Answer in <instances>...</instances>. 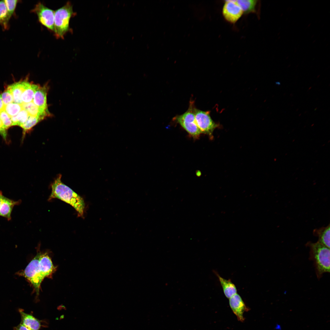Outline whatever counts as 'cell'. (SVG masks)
<instances>
[{
	"label": "cell",
	"instance_id": "6da1fadb",
	"mask_svg": "<svg viewBox=\"0 0 330 330\" xmlns=\"http://www.w3.org/2000/svg\"><path fill=\"white\" fill-rule=\"evenodd\" d=\"M59 174L51 184V193L48 200L57 198L72 206L77 211L79 217L84 218L85 204L83 198L63 183Z\"/></svg>",
	"mask_w": 330,
	"mask_h": 330
},
{
	"label": "cell",
	"instance_id": "7a4b0ae2",
	"mask_svg": "<svg viewBox=\"0 0 330 330\" xmlns=\"http://www.w3.org/2000/svg\"><path fill=\"white\" fill-rule=\"evenodd\" d=\"M76 14V13L73 11V6L69 1L54 11V34L57 38L63 39L68 32H72V30L69 26L70 20Z\"/></svg>",
	"mask_w": 330,
	"mask_h": 330
},
{
	"label": "cell",
	"instance_id": "3957f363",
	"mask_svg": "<svg viewBox=\"0 0 330 330\" xmlns=\"http://www.w3.org/2000/svg\"><path fill=\"white\" fill-rule=\"evenodd\" d=\"M310 248V257L314 261L317 277L324 273L330 272V248L319 242H308Z\"/></svg>",
	"mask_w": 330,
	"mask_h": 330
},
{
	"label": "cell",
	"instance_id": "277c9868",
	"mask_svg": "<svg viewBox=\"0 0 330 330\" xmlns=\"http://www.w3.org/2000/svg\"><path fill=\"white\" fill-rule=\"evenodd\" d=\"M41 253L39 252L30 262L25 269L18 274L27 279L32 284L37 296L39 294L41 284L46 277L39 263Z\"/></svg>",
	"mask_w": 330,
	"mask_h": 330
},
{
	"label": "cell",
	"instance_id": "5b68a950",
	"mask_svg": "<svg viewBox=\"0 0 330 330\" xmlns=\"http://www.w3.org/2000/svg\"><path fill=\"white\" fill-rule=\"evenodd\" d=\"M188 109L182 114L177 115L174 119L188 134L195 138H198L201 133L195 120L193 101H190Z\"/></svg>",
	"mask_w": 330,
	"mask_h": 330
},
{
	"label": "cell",
	"instance_id": "8992f818",
	"mask_svg": "<svg viewBox=\"0 0 330 330\" xmlns=\"http://www.w3.org/2000/svg\"><path fill=\"white\" fill-rule=\"evenodd\" d=\"M37 15L39 22L49 30L54 33V11L39 2L31 10Z\"/></svg>",
	"mask_w": 330,
	"mask_h": 330
},
{
	"label": "cell",
	"instance_id": "52a82bcc",
	"mask_svg": "<svg viewBox=\"0 0 330 330\" xmlns=\"http://www.w3.org/2000/svg\"><path fill=\"white\" fill-rule=\"evenodd\" d=\"M194 111L196 123L201 133L211 135L218 125L211 119L210 112L202 111L195 107Z\"/></svg>",
	"mask_w": 330,
	"mask_h": 330
},
{
	"label": "cell",
	"instance_id": "ba28073f",
	"mask_svg": "<svg viewBox=\"0 0 330 330\" xmlns=\"http://www.w3.org/2000/svg\"><path fill=\"white\" fill-rule=\"evenodd\" d=\"M222 13L227 22L235 24L241 17L243 13L236 0H227L225 1Z\"/></svg>",
	"mask_w": 330,
	"mask_h": 330
},
{
	"label": "cell",
	"instance_id": "9c48e42d",
	"mask_svg": "<svg viewBox=\"0 0 330 330\" xmlns=\"http://www.w3.org/2000/svg\"><path fill=\"white\" fill-rule=\"evenodd\" d=\"M229 304L238 320L243 322L244 320L243 313L248 310L240 296L237 293L229 299Z\"/></svg>",
	"mask_w": 330,
	"mask_h": 330
},
{
	"label": "cell",
	"instance_id": "30bf717a",
	"mask_svg": "<svg viewBox=\"0 0 330 330\" xmlns=\"http://www.w3.org/2000/svg\"><path fill=\"white\" fill-rule=\"evenodd\" d=\"M31 83L27 80L20 81L9 85L7 89L11 92L13 98V102L21 104V95L24 90L28 87Z\"/></svg>",
	"mask_w": 330,
	"mask_h": 330
},
{
	"label": "cell",
	"instance_id": "8fae6325",
	"mask_svg": "<svg viewBox=\"0 0 330 330\" xmlns=\"http://www.w3.org/2000/svg\"><path fill=\"white\" fill-rule=\"evenodd\" d=\"M21 203V200L15 201L4 196L0 207V216L6 218L8 221L10 220L14 207L20 205Z\"/></svg>",
	"mask_w": 330,
	"mask_h": 330
},
{
	"label": "cell",
	"instance_id": "7c38bea8",
	"mask_svg": "<svg viewBox=\"0 0 330 330\" xmlns=\"http://www.w3.org/2000/svg\"><path fill=\"white\" fill-rule=\"evenodd\" d=\"M20 315V324L31 330H39L41 328V322L32 315L24 312L21 309L19 310Z\"/></svg>",
	"mask_w": 330,
	"mask_h": 330
},
{
	"label": "cell",
	"instance_id": "4fadbf2b",
	"mask_svg": "<svg viewBox=\"0 0 330 330\" xmlns=\"http://www.w3.org/2000/svg\"><path fill=\"white\" fill-rule=\"evenodd\" d=\"M48 89L46 84L42 87L40 86L35 92L33 99L35 105L46 110H48L46 100Z\"/></svg>",
	"mask_w": 330,
	"mask_h": 330
},
{
	"label": "cell",
	"instance_id": "5bb4252c",
	"mask_svg": "<svg viewBox=\"0 0 330 330\" xmlns=\"http://www.w3.org/2000/svg\"><path fill=\"white\" fill-rule=\"evenodd\" d=\"M23 109L26 110L30 116L40 117L44 119V118L49 116L48 110H46L40 108L33 102L21 104Z\"/></svg>",
	"mask_w": 330,
	"mask_h": 330
},
{
	"label": "cell",
	"instance_id": "9a60e30c",
	"mask_svg": "<svg viewBox=\"0 0 330 330\" xmlns=\"http://www.w3.org/2000/svg\"><path fill=\"white\" fill-rule=\"evenodd\" d=\"M239 6L243 11V14L250 13H257L259 10V1L255 0H236Z\"/></svg>",
	"mask_w": 330,
	"mask_h": 330
},
{
	"label": "cell",
	"instance_id": "2e32d148",
	"mask_svg": "<svg viewBox=\"0 0 330 330\" xmlns=\"http://www.w3.org/2000/svg\"><path fill=\"white\" fill-rule=\"evenodd\" d=\"M330 225L325 227L316 229L314 234L318 237V242L330 248Z\"/></svg>",
	"mask_w": 330,
	"mask_h": 330
},
{
	"label": "cell",
	"instance_id": "e0dca14e",
	"mask_svg": "<svg viewBox=\"0 0 330 330\" xmlns=\"http://www.w3.org/2000/svg\"><path fill=\"white\" fill-rule=\"evenodd\" d=\"M216 274L222 288L224 294L227 298L229 299L237 293L236 288L230 280L225 279L217 273Z\"/></svg>",
	"mask_w": 330,
	"mask_h": 330
},
{
	"label": "cell",
	"instance_id": "ac0fdd59",
	"mask_svg": "<svg viewBox=\"0 0 330 330\" xmlns=\"http://www.w3.org/2000/svg\"><path fill=\"white\" fill-rule=\"evenodd\" d=\"M11 17L8 13L4 0L0 1V25L3 30H8Z\"/></svg>",
	"mask_w": 330,
	"mask_h": 330
},
{
	"label": "cell",
	"instance_id": "d6986e66",
	"mask_svg": "<svg viewBox=\"0 0 330 330\" xmlns=\"http://www.w3.org/2000/svg\"><path fill=\"white\" fill-rule=\"evenodd\" d=\"M39 86V85L31 83L30 86L25 89L21 96L23 103H27L32 102L35 92Z\"/></svg>",
	"mask_w": 330,
	"mask_h": 330
},
{
	"label": "cell",
	"instance_id": "ffe728a7",
	"mask_svg": "<svg viewBox=\"0 0 330 330\" xmlns=\"http://www.w3.org/2000/svg\"><path fill=\"white\" fill-rule=\"evenodd\" d=\"M43 119L40 117L29 116L27 121L20 127L23 130L22 140L24 139L26 133L27 132Z\"/></svg>",
	"mask_w": 330,
	"mask_h": 330
},
{
	"label": "cell",
	"instance_id": "44dd1931",
	"mask_svg": "<svg viewBox=\"0 0 330 330\" xmlns=\"http://www.w3.org/2000/svg\"><path fill=\"white\" fill-rule=\"evenodd\" d=\"M23 109L21 104L14 102L5 106L4 110L10 117L16 115Z\"/></svg>",
	"mask_w": 330,
	"mask_h": 330
},
{
	"label": "cell",
	"instance_id": "7402d4cb",
	"mask_svg": "<svg viewBox=\"0 0 330 330\" xmlns=\"http://www.w3.org/2000/svg\"><path fill=\"white\" fill-rule=\"evenodd\" d=\"M0 119L6 130L13 126L11 117L4 110L0 112Z\"/></svg>",
	"mask_w": 330,
	"mask_h": 330
},
{
	"label": "cell",
	"instance_id": "603a6c76",
	"mask_svg": "<svg viewBox=\"0 0 330 330\" xmlns=\"http://www.w3.org/2000/svg\"><path fill=\"white\" fill-rule=\"evenodd\" d=\"M9 16L11 17L15 14L17 4L20 2L18 0H4Z\"/></svg>",
	"mask_w": 330,
	"mask_h": 330
},
{
	"label": "cell",
	"instance_id": "cb8c5ba5",
	"mask_svg": "<svg viewBox=\"0 0 330 330\" xmlns=\"http://www.w3.org/2000/svg\"><path fill=\"white\" fill-rule=\"evenodd\" d=\"M29 116L27 112L23 109L16 115L17 121V125L21 127L27 121Z\"/></svg>",
	"mask_w": 330,
	"mask_h": 330
},
{
	"label": "cell",
	"instance_id": "d4e9b609",
	"mask_svg": "<svg viewBox=\"0 0 330 330\" xmlns=\"http://www.w3.org/2000/svg\"><path fill=\"white\" fill-rule=\"evenodd\" d=\"M2 99L5 106L13 102V97L10 90L6 88L1 94Z\"/></svg>",
	"mask_w": 330,
	"mask_h": 330
},
{
	"label": "cell",
	"instance_id": "484cf974",
	"mask_svg": "<svg viewBox=\"0 0 330 330\" xmlns=\"http://www.w3.org/2000/svg\"><path fill=\"white\" fill-rule=\"evenodd\" d=\"M0 135L5 141L7 142V134L6 130L4 127L0 119Z\"/></svg>",
	"mask_w": 330,
	"mask_h": 330
},
{
	"label": "cell",
	"instance_id": "4316f807",
	"mask_svg": "<svg viewBox=\"0 0 330 330\" xmlns=\"http://www.w3.org/2000/svg\"><path fill=\"white\" fill-rule=\"evenodd\" d=\"M13 329L14 330H31L20 324L14 327Z\"/></svg>",
	"mask_w": 330,
	"mask_h": 330
},
{
	"label": "cell",
	"instance_id": "83f0119b",
	"mask_svg": "<svg viewBox=\"0 0 330 330\" xmlns=\"http://www.w3.org/2000/svg\"><path fill=\"white\" fill-rule=\"evenodd\" d=\"M5 106L2 99L1 94H0V112L4 110Z\"/></svg>",
	"mask_w": 330,
	"mask_h": 330
},
{
	"label": "cell",
	"instance_id": "f1b7e54d",
	"mask_svg": "<svg viewBox=\"0 0 330 330\" xmlns=\"http://www.w3.org/2000/svg\"><path fill=\"white\" fill-rule=\"evenodd\" d=\"M4 195L1 191H0V207L2 203V202Z\"/></svg>",
	"mask_w": 330,
	"mask_h": 330
}]
</instances>
